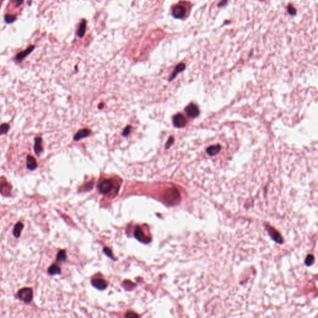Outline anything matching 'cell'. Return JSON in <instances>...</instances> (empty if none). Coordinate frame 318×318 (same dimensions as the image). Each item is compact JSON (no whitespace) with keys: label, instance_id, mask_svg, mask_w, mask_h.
Wrapping results in <instances>:
<instances>
[{"label":"cell","instance_id":"cell-1","mask_svg":"<svg viewBox=\"0 0 318 318\" xmlns=\"http://www.w3.org/2000/svg\"><path fill=\"white\" fill-rule=\"evenodd\" d=\"M18 296L19 299L26 303H29L33 298V292L31 288H24L18 292Z\"/></svg>","mask_w":318,"mask_h":318},{"label":"cell","instance_id":"cell-24","mask_svg":"<svg viewBox=\"0 0 318 318\" xmlns=\"http://www.w3.org/2000/svg\"><path fill=\"white\" fill-rule=\"evenodd\" d=\"M130 131H131V127L130 126H127V127H126V129L124 130V132H123V135H127L129 134L130 132Z\"/></svg>","mask_w":318,"mask_h":318},{"label":"cell","instance_id":"cell-2","mask_svg":"<svg viewBox=\"0 0 318 318\" xmlns=\"http://www.w3.org/2000/svg\"><path fill=\"white\" fill-rule=\"evenodd\" d=\"M113 187V183L110 180H104L100 183L99 185V190L102 194H107L112 190Z\"/></svg>","mask_w":318,"mask_h":318},{"label":"cell","instance_id":"cell-4","mask_svg":"<svg viewBox=\"0 0 318 318\" xmlns=\"http://www.w3.org/2000/svg\"><path fill=\"white\" fill-rule=\"evenodd\" d=\"M186 13V9L183 6L176 5L172 10L173 16L177 19H181L184 17Z\"/></svg>","mask_w":318,"mask_h":318},{"label":"cell","instance_id":"cell-3","mask_svg":"<svg viewBox=\"0 0 318 318\" xmlns=\"http://www.w3.org/2000/svg\"><path fill=\"white\" fill-rule=\"evenodd\" d=\"M134 236L139 241L144 244H147L150 242L151 240L149 237H147L145 235L143 231L141 230V229L139 226H137L135 230Z\"/></svg>","mask_w":318,"mask_h":318},{"label":"cell","instance_id":"cell-11","mask_svg":"<svg viewBox=\"0 0 318 318\" xmlns=\"http://www.w3.org/2000/svg\"><path fill=\"white\" fill-rule=\"evenodd\" d=\"M221 149V146L219 144H217V145H214V146H209L206 149V152H207V153L209 155H211V156H215V155H217L218 154H219V152H220Z\"/></svg>","mask_w":318,"mask_h":318},{"label":"cell","instance_id":"cell-25","mask_svg":"<svg viewBox=\"0 0 318 318\" xmlns=\"http://www.w3.org/2000/svg\"><path fill=\"white\" fill-rule=\"evenodd\" d=\"M288 11L290 12V13H291V14H295V13H296V12H295V9L293 8V6H289V7H288Z\"/></svg>","mask_w":318,"mask_h":318},{"label":"cell","instance_id":"cell-14","mask_svg":"<svg viewBox=\"0 0 318 318\" xmlns=\"http://www.w3.org/2000/svg\"><path fill=\"white\" fill-rule=\"evenodd\" d=\"M11 191V186L6 182L0 184V192L3 195H8Z\"/></svg>","mask_w":318,"mask_h":318},{"label":"cell","instance_id":"cell-12","mask_svg":"<svg viewBox=\"0 0 318 318\" xmlns=\"http://www.w3.org/2000/svg\"><path fill=\"white\" fill-rule=\"evenodd\" d=\"M90 134V131L88 129H82V130H80L79 131L77 134L75 135L74 137V139L75 140H78L81 139H83V138H85L86 137H88L89 135Z\"/></svg>","mask_w":318,"mask_h":318},{"label":"cell","instance_id":"cell-17","mask_svg":"<svg viewBox=\"0 0 318 318\" xmlns=\"http://www.w3.org/2000/svg\"><path fill=\"white\" fill-rule=\"evenodd\" d=\"M85 29H86V21L85 20H83L80 23L78 30V32H77V35L79 38H82L84 36L85 32Z\"/></svg>","mask_w":318,"mask_h":318},{"label":"cell","instance_id":"cell-26","mask_svg":"<svg viewBox=\"0 0 318 318\" xmlns=\"http://www.w3.org/2000/svg\"><path fill=\"white\" fill-rule=\"evenodd\" d=\"M0 7H1V6H0Z\"/></svg>","mask_w":318,"mask_h":318},{"label":"cell","instance_id":"cell-6","mask_svg":"<svg viewBox=\"0 0 318 318\" xmlns=\"http://www.w3.org/2000/svg\"><path fill=\"white\" fill-rule=\"evenodd\" d=\"M187 115L191 118H196L199 115V109L196 105L191 103L187 106L185 108Z\"/></svg>","mask_w":318,"mask_h":318},{"label":"cell","instance_id":"cell-16","mask_svg":"<svg viewBox=\"0 0 318 318\" xmlns=\"http://www.w3.org/2000/svg\"><path fill=\"white\" fill-rule=\"evenodd\" d=\"M185 64H183V63H180V64H179L177 66H176V68H175V70H174V72H173V74L171 75V78H170V80H173V79L176 77V75H177L179 72H180L183 71V70L185 69Z\"/></svg>","mask_w":318,"mask_h":318},{"label":"cell","instance_id":"cell-5","mask_svg":"<svg viewBox=\"0 0 318 318\" xmlns=\"http://www.w3.org/2000/svg\"><path fill=\"white\" fill-rule=\"evenodd\" d=\"M173 123L176 127H183L186 125L187 120L182 114H177L173 119Z\"/></svg>","mask_w":318,"mask_h":318},{"label":"cell","instance_id":"cell-7","mask_svg":"<svg viewBox=\"0 0 318 318\" xmlns=\"http://www.w3.org/2000/svg\"><path fill=\"white\" fill-rule=\"evenodd\" d=\"M38 167V162L33 156L28 155L27 157V160H26V168L30 170L34 171L36 170Z\"/></svg>","mask_w":318,"mask_h":318},{"label":"cell","instance_id":"cell-22","mask_svg":"<svg viewBox=\"0 0 318 318\" xmlns=\"http://www.w3.org/2000/svg\"><path fill=\"white\" fill-rule=\"evenodd\" d=\"M24 2V0H12V2L13 3L14 6L16 8H18Z\"/></svg>","mask_w":318,"mask_h":318},{"label":"cell","instance_id":"cell-9","mask_svg":"<svg viewBox=\"0 0 318 318\" xmlns=\"http://www.w3.org/2000/svg\"><path fill=\"white\" fill-rule=\"evenodd\" d=\"M93 287L98 290H104L107 287V284L103 279L95 278L91 281Z\"/></svg>","mask_w":318,"mask_h":318},{"label":"cell","instance_id":"cell-10","mask_svg":"<svg viewBox=\"0 0 318 318\" xmlns=\"http://www.w3.org/2000/svg\"><path fill=\"white\" fill-rule=\"evenodd\" d=\"M35 49L34 46H29L27 49H26L24 51H22L17 54L16 56V60L17 61H21L23 58H24L26 56H27L29 54H30Z\"/></svg>","mask_w":318,"mask_h":318},{"label":"cell","instance_id":"cell-21","mask_svg":"<svg viewBox=\"0 0 318 318\" xmlns=\"http://www.w3.org/2000/svg\"><path fill=\"white\" fill-rule=\"evenodd\" d=\"M66 254H65V252L64 251H60L58 253V255H57V260L58 261H62V260H65V259H66Z\"/></svg>","mask_w":318,"mask_h":318},{"label":"cell","instance_id":"cell-13","mask_svg":"<svg viewBox=\"0 0 318 318\" xmlns=\"http://www.w3.org/2000/svg\"><path fill=\"white\" fill-rule=\"evenodd\" d=\"M179 193L177 192V190H176L175 189H170V190H168L166 193L167 201H174L176 197V195H177Z\"/></svg>","mask_w":318,"mask_h":318},{"label":"cell","instance_id":"cell-19","mask_svg":"<svg viewBox=\"0 0 318 318\" xmlns=\"http://www.w3.org/2000/svg\"><path fill=\"white\" fill-rule=\"evenodd\" d=\"M10 125L7 123H4L0 125V135L6 134L10 130Z\"/></svg>","mask_w":318,"mask_h":318},{"label":"cell","instance_id":"cell-18","mask_svg":"<svg viewBox=\"0 0 318 318\" xmlns=\"http://www.w3.org/2000/svg\"><path fill=\"white\" fill-rule=\"evenodd\" d=\"M48 273L49 274L51 275H56V274H60L61 273V270L60 268L56 265H52L50 266L48 269Z\"/></svg>","mask_w":318,"mask_h":318},{"label":"cell","instance_id":"cell-15","mask_svg":"<svg viewBox=\"0 0 318 318\" xmlns=\"http://www.w3.org/2000/svg\"><path fill=\"white\" fill-rule=\"evenodd\" d=\"M23 227H24V225L21 223H18L15 225V226L14 227V230H13V234H14V237H16V238H18L20 236Z\"/></svg>","mask_w":318,"mask_h":318},{"label":"cell","instance_id":"cell-8","mask_svg":"<svg viewBox=\"0 0 318 318\" xmlns=\"http://www.w3.org/2000/svg\"><path fill=\"white\" fill-rule=\"evenodd\" d=\"M34 151L37 155H39L43 151L42 147V139L41 137H37L35 138V144L34 146Z\"/></svg>","mask_w":318,"mask_h":318},{"label":"cell","instance_id":"cell-20","mask_svg":"<svg viewBox=\"0 0 318 318\" xmlns=\"http://www.w3.org/2000/svg\"><path fill=\"white\" fill-rule=\"evenodd\" d=\"M16 19V16L14 15H11V14H6L5 16V21L6 23H12Z\"/></svg>","mask_w":318,"mask_h":318},{"label":"cell","instance_id":"cell-23","mask_svg":"<svg viewBox=\"0 0 318 318\" xmlns=\"http://www.w3.org/2000/svg\"><path fill=\"white\" fill-rule=\"evenodd\" d=\"M173 138L171 137L168 139V142H167V144H166V148H167V149H168V147L171 145V144L173 143Z\"/></svg>","mask_w":318,"mask_h":318}]
</instances>
